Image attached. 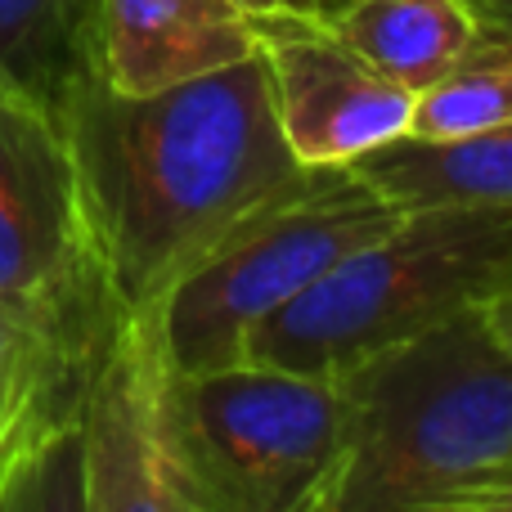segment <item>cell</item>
Here are the masks:
<instances>
[{"label": "cell", "instance_id": "3957f363", "mask_svg": "<svg viewBox=\"0 0 512 512\" xmlns=\"http://www.w3.org/2000/svg\"><path fill=\"white\" fill-rule=\"evenodd\" d=\"M508 279L512 207H414L265 319L243 360L337 378L382 346L486 306Z\"/></svg>", "mask_w": 512, "mask_h": 512}, {"label": "cell", "instance_id": "e0dca14e", "mask_svg": "<svg viewBox=\"0 0 512 512\" xmlns=\"http://www.w3.org/2000/svg\"><path fill=\"white\" fill-rule=\"evenodd\" d=\"M472 512H512V481H504L499 490H490V495L481 499Z\"/></svg>", "mask_w": 512, "mask_h": 512}, {"label": "cell", "instance_id": "6da1fadb", "mask_svg": "<svg viewBox=\"0 0 512 512\" xmlns=\"http://www.w3.org/2000/svg\"><path fill=\"white\" fill-rule=\"evenodd\" d=\"M99 265L126 310L162 297L310 167L292 158L261 59L122 95L86 72L54 104Z\"/></svg>", "mask_w": 512, "mask_h": 512}, {"label": "cell", "instance_id": "9c48e42d", "mask_svg": "<svg viewBox=\"0 0 512 512\" xmlns=\"http://www.w3.org/2000/svg\"><path fill=\"white\" fill-rule=\"evenodd\" d=\"M252 18L234 0H99L95 72L122 95L252 59Z\"/></svg>", "mask_w": 512, "mask_h": 512}, {"label": "cell", "instance_id": "7c38bea8", "mask_svg": "<svg viewBox=\"0 0 512 512\" xmlns=\"http://www.w3.org/2000/svg\"><path fill=\"white\" fill-rule=\"evenodd\" d=\"M99 0H0V90L54 108L95 72Z\"/></svg>", "mask_w": 512, "mask_h": 512}, {"label": "cell", "instance_id": "5bb4252c", "mask_svg": "<svg viewBox=\"0 0 512 512\" xmlns=\"http://www.w3.org/2000/svg\"><path fill=\"white\" fill-rule=\"evenodd\" d=\"M122 315H126V306L113 292L86 301V306H72V310H23V306L0 301V378L27 369L36 355L50 351L63 337L86 333V328H104Z\"/></svg>", "mask_w": 512, "mask_h": 512}, {"label": "cell", "instance_id": "ac0fdd59", "mask_svg": "<svg viewBox=\"0 0 512 512\" xmlns=\"http://www.w3.org/2000/svg\"><path fill=\"white\" fill-rule=\"evenodd\" d=\"M243 14H274V9H297V0H234Z\"/></svg>", "mask_w": 512, "mask_h": 512}, {"label": "cell", "instance_id": "9a60e30c", "mask_svg": "<svg viewBox=\"0 0 512 512\" xmlns=\"http://www.w3.org/2000/svg\"><path fill=\"white\" fill-rule=\"evenodd\" d=\"M486 310H490V319H495V328H499V333H504L508 342H512V279H508L504 288L495 292V297L486 301Z\"/></svg>", "mask_w": 512, "mask_h": 512}, {"label": "cell", "instance_id": "2e32d148", "mask_svg": "<svg viewBox=\"0 0 512 512\" xmlns=\"http://www.w3.org/2000/svg\"><path fill=\"white\" fill-rule=\"evenodd\" d=\"M472 5L481 9L486 27H495V32H508L512 36V0H472Z\"/></svg>", "mask_w": 512, "mask_h": 512}, {"label": "cell", "instance_id": "30bf717a", "mask_svg": "<svg viewBox=\"0 0 512 512\" xmlns=\"http://www.w3.org/2000/svg\"><path fill=\"white\" fill-rule=\"evenodd\" d=\"M324 18L355 54L414 95L486 32L472 0H337Z\"/></svg>", "mask_w": 512, "mask_h": 512}, {"label": "cell", "instance_id": "ba28073f", "mask_svg": "<svg viewBox=\"0 0 512 512\" xmlns=\"http://www.w3.org/2000/svg\"><path fill=\"white\" fill-rule=\"evenodd\" d=\"M158 328L149 310H126L81 405L86 512H185L162 445Z\"/></svg>", "mask_w": 512, "mask_h": 512}, {"label": "cell", "instance_id": "8992f818", "mask_svg": "<svg viewBox=\"0 0 512 512\" xmlns=\"http://www.w3.org/2000/svg\"><path fill=\"white\" fill-rule=\"evenodd\" d=\"M108 292L59 113L0 90V301L72 310Z\"/></svg>", "mask_w": 512, "mask_h": 512}, {"label": "cell", "instance_id": "5b68a950", "mask_svg": "<svg viewBox=\"0 0 512 512\" xmlns=\"http://www.w3.org/2000/svg\"><path fill=\"white\" fill-rule=\"evenodd\" d=\"M396 221L400 207L355 167H310L149 310L167 364L180 373L239 364L265 319Z\"/></svg>", "mask_w": 512, "mask_h": 512}, {"label": "cell", "instance_id": "7a4b0ae2", "mask_svg": "<svg viewBox=\"0 0 512 512\" xmlns=\"http://www.w3.org/2000/svg\"><path fill=\"white\" fill-rule=\"evenodd\" d=\"M346 454L328 512H472L512 481V342L468 306L337 373Z\"/></svg>", "mask_w": 512, "mask_h": 512}, {"label": "cell", "instance_id": "52a82bcc", "mask_svg": "<svg viewBox=\"0 0 512 512\" xmlns=\"http://www.w3.org/2000/svg\"><path fill=\"white\" fill-rule=\"evenodd\" d=\"M252 36L274 122L301 167H355L409 135L414 90L355 54L324 14H252Z\"/></svg>", "mask_w": 512, "mask_h": 512}, {"label": "cell", "instance_id": "4fadbf2b", "mask_svg": "<svg viewBox=\"0 0 512 512\" xmlns=\"http://www.w3.org/2000/svg\"><path fill=\"white\" fill-rule=\"evenodd\" d=\"M512 126V36L486 27L463 59L414 95L409 140H468Z\"/></svg>", "mask_w": 512, "mask_h": 512}, {"label": "cell", "instance_id": "277c9868", "mask_svg": "<svg viewBox=\"0 0 512 512\" xmlns=\"http://www.w3.org/2000/svg\"><path fill=\"white\" fill-rule=\"evenodd\" d=\"M162 445L185 512H328L346 454L342 382L256 360L167 369Z\"/></svg>", "mask_w": 512, "mask_h": 512}, {"label": "cell", "instance_id": "8fae6325", "mask_svg": "<svg viewBox=\"0 0 512 512\" xmlns=\"http://www.w3.org/2000/svg\"><path fill=\"white\" fill-rule=\"evenodd\" d=\"M400 212L414 207H512V126L481 131L468 140H396L355 162Z\"/></svg>", "mask_w": 512, "mask_h": 512}, {"label": "cell", "instance_id": "d6986e66", "mask_svg": "<svg viewBox=\"0 0 512 512\" xmlns=\"http://www.w3.org/2000/svg\"><path fill=\"white\" fill-rule=\"evenodd\" d=\"M337 0H297V9H306V14H328Z\"/></svg>", "mask_w": 512, "mask_h": 512}]
</instances>
